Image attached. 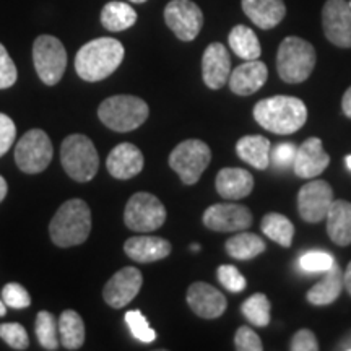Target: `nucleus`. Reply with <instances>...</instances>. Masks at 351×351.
I'll return each mask as SVG.
<instances>
[{
	"label": "nucleus",
	"mask_w": 351,
	"mask_h": 351,
	"mask_svg": "<svg viewBox=\"0 0 351 351\" xmlns=\"http://www.w3.org/2000/svg\"><path fill=\"white\" fill-rule=\"evenodd\" d=\"M125 51L114 38H98L80 47L75 57V70L85 82H101L116 72L124 60Z\"/></svg>",
	"instance_id": "1"
},
{
	"label": "nucleus",
	"mask_w": 351,
	"mask_h": 351,
	"mask_svg": "<svg viewBox=\"0 0 351 351\" xmlns=\"http://www.w3.org/2000/svg\"><path fill=\"white\" fill-rule=\"evenodd\" d=\"M254 119L263 129L278 135L295 134L306 124V104L295 96H271L254 106Z\"/></svg>",
	"instance_id": "2"
},
{
	"label": "nucleus",
	"mask_w": 351,
	"mask_h": 351,
	"mask_svg": "<svg viewBox=\"0 0 351 351\" xmlns=\"http://www.w3.org/2000/svg\"><path fill=\"white\" fill-rule=\"evenodd\" d=\"M91 231V212L86 202L70 199L60 205L51 219L49 234L59 247H72L83 244Z\"/></svg>",
	"instance_id": "3"
},
{
	"label": "nucleus",
	"mask_w": 351,
	"mask_h": 351,
	"mask_svg": "<svg viewBox=\"0 0 351 351\" xmlns=\"http://www.w3.org/2000/svg\"><path fill=\"white\" fill-rule=\"evenodd\" d=\"M148 104L142 98L130 95H117L99 104L98 117L108 129L114 132H132L148 119Z\"/></svg>",
	"instance_id": "4"
},
{
	"label": "nucleus",
	"mask_w": 351,
	"mask_h": 351,
	"mask_svg": "<svg viewBox=\"0 0 351 351\" xmlns=\"http://www.w3.org/2000/svg\"><path fill=\"white\" fill-rule=\"evenodd\" d=\"M315 67V51L306 39L289 36L283 39L276 54L278 75L287 83H301L309 78Z\"/></svg>",
	"instance_id": "5"
},
{
	"label": "nucleus",
	"mask_w": 351,
	"mask_h": 351,
	"mask_svg": "<svg viewBox=\"0 0 351 351\" xmlns=\"http://www.w3.org/2000/svg\"><path fill=\"white\" fill-rule=\"evenodd\" d=\"M62 168L73 181L88 182L99 168V156L93 142L82 134L69 135L60 147Z\"/></svg>",
	"instance_id": "6"
},
{
	"label": "nucleus",
	"mask_w": 351,
	"mask_h": 351,
	"mask_svg": "<svg viewBox=\"0 0 351 351\" xmlns=\"http://www.w3.org/2000/svg\"><path fill=\"white\" fill-rule=\"evenodd\" d=\"M212 160V152L208 145L202 140H184L171 152L169 166L187 186L199 182L200 176L208 168Z\"/></svg>",
	"instance_id": "7"
},
{
	"label": "nucleus",
	"mask_w": 351,
	"mask_h": 351,
	"mask_svg": "<svg viewBox=\"0 0 351 351\" xmlns=\"http://www.w3.org/2000/svg\"><path fill=\"white\" fill-rule=\"evenodd\" d=\"M33 62L44 85L54 86L64 77L67 67V51L56 36L43 34L33 44Z\"/></svg>",
	"instance_id": "8"
},
{
	"label": "nucleus",
	"mask_w": 351,
	"mask_h": 351,
	"mask_svg": "<svg viewBox=\"0 0 351 351\" xmlns=\"http://www.w3.org/2000/svg\"><path fill=\"white\" fill-rule=\"evenodd\" d=\"M166 208L160 199L148 192H137L127 202L124 223L132 231L150 232L163 226Z\"/></svg>",
	"instance_id": "9"
},
{
	"label": "nucleus",
	"mask_w": 351,
	"mask_h": 351,
	"mask_svg": "<svg viewBox=\"0 0 351 351\" xmlns=\"http://www.w3.org/2000/svg\"><path fill=\"white\" fill-rule=\"evenodd\" d=\"M52 160V143L41 129L26 132L15 148L16 166L26 174L43 173Z\"/></svg>",
	"instance_id": "10"
},
{
	"label": "nucleus",
	"mask_w": 351,
	"mask_h": 351,
	"mask_svg": "<svg viewBox=\"0 0 351 351\" xmlns=\"http://www.w3.org/2000/svg\"><path fill=\"white\" fill-rule=\"evenodd\" d=\"M165 21L181 41H194L204 26V13L191 0H171L165 8Z\"/></svg>",
	"instance_id": "11"
},
{
	"label": "nucleus",
	"mask_w": 351,
	"mask_h": 351,
	"mask_svg": "<svg viewBox=\"0 0 351 351\" xmlns=\"http://www.w3.org/2000/svg\"><path fill=\"white\" fill-rule=\"evenodd\" d=\"M333 199V189L327 181L315 179L304 184L298 194V210L307 223H319L327 217Z\"/></svg>",
	"instance_id": "12"
},
{
	"label": "nucleus",
	"mask_w": 351,
	"mask_h": 351,
	"mask_svg": "<svg viewBox=\"0 0 351 351\" xmlns=\"http://www.w3.org/2000/svg\"><path fill=\"white\" fill-rule=\"evenodd\" d=\"M204 225L221 232L244 231L252 225V213L239 204H215L205 210Z\"/></svg>",
	"instance_id": "13"
},
{
	"label": "nucleus",
	"mask_w": 351,
	"mask_h": 351,
	"mask_svg": "<svg viewBox=\"0 0 351 351\" xmlns=\"http://www.w3.org/2000/svg\"><path fill=\"white\" fill-rule=\"evenodd\" d=\"M324 33L339 47H351V7L346 0H327L322 10Z\"/></svg>",
	"instance_id": "14"
},
{
	"label": "nucleus",
	"mask_w": 351,
	"mask_h": 351,
	"mask_svg": "<svg viewBox=\"0 0 351 351\" xmlns=\"http://www.w3.org/2000/svg\"><path fill=\"white\" fill-rule=\"evenodd\" d=\"M142 285L143 276L140 270L135 267H125L111 276V280L103 289V298L108 302V306L114 307V309H122L138 295Z\"/></svg>",
	"instance_id": "15"
},
{
	"label": "nucleus",
	"mask_w": 351,
	"mask_h": 351,
	"mask_svg": "<svg viewBox=\"0 0 351 351\" xmlns=\"http://www.w3.org/2000/svg\"><path fill=\"white\" fill-rule=\"evenodd\" d=\"M231 75L230 52L221 43H212L202 57V77L212 90L225 86Z\"/></svg>",
	"instance_id": "16"
},
{
	"label": "nucleus",
	"mask_w": 351,
	"mask_h": 351,
	"mask_svg": "<svg viewBox=\"0 0 351 351\" xmlns=\"http://www.w3.org/2000/svg\"><path fill=\"white\" fill-rule=\"evenodd\" d=\"M187 304L202 319H218L226 311V298L212 285L197 282L187 289Z\"/></svg>",
	"instance_id": "17"
},
{
	"label": "nucleus",
	"mask_w": 351,
	"mask_h": 351,
	"mask_svg": "<svg viewBox=\"0 0 351 351\" xmlns=\"http://www.w3.org/2000/svg\"><path fill=\"white\" fill-rule=\"evenodd\" d=\"M328 163H330V156L324 150L322 140L311 137L296 150L293 169L296 176L302 179H313L322 174L328 168Z\"/></svg>",
	"instance_id": "18"
},
{
	"label": "nucleus",
	"mask_w": 351,
	"mask_h": 351,
	"mask_svg": "<svg viewBox=\"0 0 351 351\" xmlns=\"http://www.w3.org/2000/svg\"><path fill=\"white\" fill-rule=\"evenodd\" d=\"M145 165L142 152L134 143H121L109 153L106 168L116 179H132L142 173Z\"/></svg>",
	"instance_id": "19"
},
{
	"label": "nucleus",
	"mask_w": 351,
	"mask_h": 351,
	"mask_svg": "<svg viewBox=\"0 0 351 351\" xmlns=\"http://www.w3.org/2000/svg\"><path fill=\"white\" fill-rule=\"evenodd\" d=\"M269 77V69L261 60H245L236 67L230 75V88L234 95L249 96L265 85Z\"/></svg>",
	"instance_id": "20"
},
{
	"label": "nucleus",
	"mask_w": 351,
	"mask_h": 351,
	"mask_svg": "<svg viewBox=\"0 0 351 351\" xmlns=\"http://www.w3.org/2000/svg\"><path fill=\"white\" fill-rule=\"evenodd\" d=\"M124 251L132 261L150 263L168 257L171 254V244L169 241L156 236H135L125 241Z\"/></svg>",
	"instance_id": "21"
},
{
	"label": "nucleus",
	"mask_w": 351,
	"mask_h": 351,
	"mask_svg": "<svg viewBox=\"0 0 351 351\" xmlns=\"http://www.w3.org/2000/svg\"><path fill=\"white\" fill-rule=\"evenodd\" d=\"M217 192L226 200H241L254 189V178L249 171L241 168H225L217 176Z\"/></svg>",
	"instance_id": "22"
},
{
	"label": "nucleus",
	"mask_w": 351,
	"mask_h": 351,
	"mask_svg": "<svg viewBox=\"0 0 351 351\" xmlns=\"http://www.w3.org/2000/svg\"><path fill=\"white\" fill-rule=\"evenodd\" d=\"M243 10L261 29H271L287 15L283 0H243Z\"/></svg>",
	"instance_id": "23"
},
{
	"label": "nucleus",
	"mask_w": 351,
	"mask_h": 351,
	"mask_svg": "<svg viewBox=\"0 0 351 351\" xmlns=\"http://www.w3.org/2000/svg\"><path fill=\"white\" fill-rule=\"evenodd\" d=\"M341 288H343V271L335 262L326 271L324 278L307 291V301L314 306H328L339 300Z\"/></svg>",
	"instance_id": "24"
},
{
	"label": "nucleus",
	"mask_w": 351,
	"mask_h": 351,
	"mask_svg": "<svg viewBox=\"0 0 351 351\" xmlns=\"http://www.w3.org/2000/svg\"><path fill=\"white\" fill-rule=\"evenodd\" d=\"M236 153L252 168L267 169L271 160V143L262 135H245L236 143Z\"/></svg>",
	"instance_id": "25"
},
{
	"label": "nucleus",
	"mask_w": 351,
	"mask_h": 351,
	"mask_svg": "<svg viewBox=\"0 0 351 351\" xmlns=\"http://www.w3.org/2000/svg\"><path fill=\"white\" fill-rule=\"evenodd\" d=\"M327 232L339 245L351 244V202L333 200L327 213Z\"/></svg>",
	"instance_id": "26"
},
{
	"label": "nucleus",
	"mask_w": 351,
	"mask_h": 351,
	"mask_svg": "<svg viewBox=\"0 0 351 351\" xmlns=\"http://www.w3.org/2000/svg\"><path fill=\"white\" fill-rule=\"evenodd\" d=\"M137 21V12L125 2H109L101 12V23L108 32L119 33L129 29Z\"/></svg>",
	"instance_id": "27"
},
{
	"label": "nucleus",
	"mask_w": 351,
	"mask_h": 351,
	"mask_svg": "<svg viewBox=\"0 0 351 351\" xmlns=\"http://www.w3.org/2000/svg\"><path fill=\"white\" fill-rule=\"evenodd\" d=\"M59 340L65 350H78L85 343V324L75 311L69 309L60 314Z\"/></svg>",
	"instance_id": "28"
},
{
	"label": "nucleus",
	"mask_w": 351,
	"mask_h": 351,
	"mask_svg": "<svg viewBox=\"0 0 351 351\" xmlns=\"http://www.w3.org/2000/svg\"><path fill=\"white\" fill-rule=\"evenodd\" d=\"M228 41H230V47L232 52L241 57V59L256 60L262 54V47L257 39V34L244 25L234 26L231 29Z\"/></svg>",
	"instance_id": "29"
},
{
	"label": "nucleus",
	"mask_w": 351,
	"mask_h": 351,
	"mask_svg": "<svg viewBox=\"0 0 351 351\" xmlns=\"http://www.w3.org/2000/svg\"><path fill=\"white\" fill-rule=\"evenodd\" d=\"M226 252L238 261H249L265 251V243L252 232H239L226 241Z\"/></svg>",
	"instance_id": "30"
},
{
	"label": "nucleus",
	"mask_w": 351,
	"mask_h": 351,
	"mask_svg": "<svg viewBox=\"0 0 351 351\" xmlns=\"http://www.w3.org/2000/svg\"><path fill=\"white\" fill-rule=\"evenodd\" d=\"M262 232L276 244L289 247L295 238V226L282 213H267L262 219Z\"/></svg>",
	"instance_id": "31"
},
{
	"label": "nucleus",
	"mask_w": 351,
	"mask_h": 351,
	"mask_svg": "<svg viewBox=\"0 0 351 351\" xmlns=\"http://www.w3.org/2000/svg\"><path fill=\"white\" fill-rule=\"evenodd\" d=\"M36 337L44 350L59 348V322L47 311H41L36 315Z\"/></svg>",
	"instance_id": "32"
},
{
	"label": "nucleus",
	"mask_w": 351,
	"mask_h": 351,
	"mask_svg": "<svg viewBox=\"0 0 351 351\" xmlns=\"http://www.w3.org/2000/svg\"><path fill=\"white\" fill-rule=\"evenodd\" d=\"M244 317L256 327H267L270 324V301L263 293H256L243 304Z\"/></svg>",
	"instance_id": "33"
},
{
	"label": "nucleus",
	"mask_w": 351,
	"mask_h": 351,
	"mask_svg": "<svg viewBox=\"0 0 351 351\" xmlns=\"http://www.w3.org/2000/svg\"><path fill=\"white\" fill-rule=\"evenodd\" d=\"M125 324L129 326L132 335L142 343H153L156 340V332L150 327L147 317L140 311H129L125 314Z\"/></svg>",
	"instance_id": "34"
},
{
	"label": "nucleus",
	"mask_w": 351,
	"mask_h": 351,
	"mask_svg": "<svg viewBox=\"0 0 351 351\" xmlns=\"http://www.w3.org/2000/svg\"><path fill=\"white\" fill-rule=\"evenodd\" d=\"M0 339L13 350H26L29 346L28 333L25 327L15 322L0 324Z\"/></svg>",
	"instance_id": "35"
},
{
	"label": "nucleus",
	"mask_w": 351,
	"mask_h": 351,
	"mask_svg": "<svg viewBox=\"0 0 351 351\" xmlns=\"http://www.w3.org/2000/svg\"><path fill=\"white\" fill-rule=\"evenodd\" d=\"M333 263H335V258L324 251L306 252L300 258V267L304 271H327Z\"/></svg>",
	"instance_id": "36"
},
{
	"label": "nucleus",
	"mask_w": 351,
	"mask_h": 351,
	"mask_svg": "<svg viewBox=\"0 0 351 351\" xmlns=\"http://www.w3.org/2000/svg\"><path fill=\"white\" fill-rule=\"evenodd\" d=\"M2 300L7 307H13V309H25L32 304V298L20 283L5 285L2 289Z\"/></svg>",
	"instance_id": "37"
},
{
	"label": "nucleus",
	"mask_w": 351,
	"mask_h": 351,
	"mask_svg": "<svg viewBox=\"0 0 351 351\" xmlns=\"http://www.w3.org/2000/svg\"><path fill=\"white\" fill-rule=\"evenodd\" d=\"M218 280L219 283L231 293H241L247 287V282L241 271L232 265H219L218 267Z\"/></svg>",
	"instance_id": "38"
},
{
	"label": "nucleus",
	"mask_w": 351,
	"mask_h": 351,
	"mask_svg": "<svg viewBox=\"0 0 351 351\" xmlns=\"http://www.w3.org/2000/svg\"><path fill=\"white\" fill-rule=\"evenodd\" d=\"M16 78H19V73H16L15 64H13L5 46L0 44V90L15 85Z\"/></svg>",
	"instance_id": "39"
},
{
	"label": "nucleus",
	"mask_w": 351,
	"mask_h": 351,
	"mask_svg": "<svg viewBox=\"0 0 351 351\" xmlns=\"http://www.w3.org/2000/svg\"><path fill=\"white\" fill-rule=\"evenodd\" d=\"M236 350L239 351H262L263 345L261 337L257 335L252 328L249 327H239L234 337Z\"/></svg>",
	"instance_id": "40"
},
{
	"label": "nucleus",
	"mask_w": 351,
	"mask_h": 351,
	"mask_svg": "<svg viewBox=\"0 0 351 351\" xmlns=\"http://www.w3.org/2000/svg\"><path fill=\"white\" fill-rule=\"evenodd\" d=\"M298 148L293 143H278L275 145L274 150H271V160L270 163H274L276 168H288L295 163Z\"/></svg>",
	"instance_id": "41"
},
{
	"label": "nucleus",
	"mask_w": 351,
	"mask_h": 351,
	"mask_svg": "<svg viewBox=\"0 0 351 351\" xmlns=\"http://www.w3.org/2000/svg\"><path fill=\"white\" fill-rule=\"evenodd\" d=\"M16 137V127L7 114L0 112V156L10 150Z\"/></svg>",
	"instance_id": "42"
},
{
	"label": "nucleus",
	"mask_w": 351,
	"mask_h": 351,
	"mask_svg": "<svg viewBox=\"0 0 351 351\" xmlns=\"http://www.w3.org/2000/svg\"><path fill=\"white\" fill-rule=\"evenodd\" d=\"M289 348L293 351H317L319 343L315 335L307 328H302V330L296 332L295 337L291 339V345Z\"/></svg>",
	"instance_id": "43"
},
{
	"label": "nucleus",
	"mask_w": 351,
	"mask_h": 351,
	"mask_svg": "<svg viewBox=\"0 0 351 351\" xmlns=\"http://www.w3.org/2000/svg\"><path fill=\"white\" fill-rule=\"evenodd\" d=\"M341 109H343L345 116L351 119V86L346 90V93L343 95V99H341Z\"/></svg>",
	"instance_id": "44"
},
{
	"label": "nucleus",
	"mask_w": 351,
	"mask_h": 351,
	"mask_svg": "<svg viewBox=\"0 0 351 351\" xmlns=\"http://www.w3.org/2000/svg\"><path fill=\"white\" fill-rule=\"evenodd\" d=\"M343 287L346 288V291L351 295V262L348 263V267H346V270L343 274Z\"/></svg>",
	"instance_id": "45"
},
{
	"label": "nucleus",
	"mask_w": 351,
	"mask_h": 351,
	"mask_svg": "<svg viewBox=\"0 0 351 351\" xmlns=\"http://www.w3.org/2000/svg\"><path fill=\"white\" fill-rule=\"evenodd\" d=\"M7 191H8L7 181L2 178V176H0V202H2L7 197Z\"/></svg>",
	"instance_id": "46"
},
{
	"label": "nucleus",
	"mask_w": 351,
	"mask_h": 351,
	"mask_svg": "<svg viewBox=\"0 0 351 351\" xmlns=\"http://www.w3.org/2000/svg\"><path fill=\"white\" fill-rule=\"evenodd\" d=\"M340 350H351V335L340 345Z\"/></svg>",
	"instance_id": "47"
},
{
	"label": "nucleus",
	"mask_w": 351,
	"mask_h": 351,
	"mask_svg": "<svg viewBox=\"0 0 351 351\" xmlns=\"http://www.w3.org/2000/svg\"><path fill=\"white\" fill-rule=\"evenodd\" d=\"M5 313H7L5 302H3V300H0V317H3V315H5Z\"/></svg>",
	"instance_id": "48"
},
{
	"label": "nucleus",
	"mask_w": 351,
	"mask_h": 351,
	"mask_svg": "<svg viewBox=\"0 0 351 351\" xmlns=\"http://www.w3.org/2000/svg\"><path fill=\"white\" fill-rule=\"evenodd\" d=\"M345 163H346V166H348V169H351V155L345 158Z\"/></svg>",
	"instance_id": "49"
},
{
	"label": "nucleus",
	"mask_w": 351,
	"mask_h": 351,
	"mask_svg": "<svg viewBox=\"0 0 351 351\" xmlns=\"http://www.w3.org/2000/svg\"><path fill=\"white\" fill-rule=\"evenodd\" d=\"M129 2H132V3H145L147 0H129Z\"/></svg>",
	"instance_id": "50"
}]
</instances>
